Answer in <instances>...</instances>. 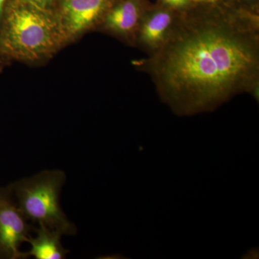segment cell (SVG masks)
I'll list each match as a JSON object with an SVG mask.
<instances>
[{
	"mask_svg": "<svg viewBox=\"0 0 259 259\" xmlns=\"http://www.w3.org/2000/svg\"><path fill=\"white\" fill-rule=\"evenodd\" d=\"M135 65L177 115L214 111L241 94L258 100V12L199 3L179 13L164 45Z\"/></svg>",
	"mask_w": 259,
	"mask_h": 259,
	"instance_id": "cell-1",
	"label": "cell"
},
{
	"mask_svg": "<svg viewBox=\"0 0 259 259\" xmlns=\"http://www.w3.org/2000/svg\"><path fill=\"white\" fill-rule=\"evenodd\" d=\"M65 37L59 20L48 10L19 2L8 13L2 41L5 50L15 57L35 61L54 52Z\"/></svg>",
	"mask_w": 259,
	"mask_h": 259,
	"instance_id": "cell-2",
	"label": "cell"
},
{
	"mask_svg": "<svg viewBox=\"0 0 259 259\" xmlns=\"http://www.w3.org/2000/svg\"><path fill=\"white\" fill-rule=\"evenodd\" d=\"M66 175L61 170H45L18 181L13 187L15 202L28 222L47 227L63 236H74L76 228L60 204Z\"/></svg>",
	"mask_w": 259,
	"mask_h": 259,
	"instance_id": "cell-3",
	"label": "cell"
},
{
	"mask_svg": "<svg viewBox=\"0 0 259 259\" xmlns=\"http://www.w3.org/2000/svg\"><path fill=\"white\" fill-rule=\"evenodd\" d=\"M13 200L0 197V253L7 258H24L20 246L35 232Z\"/></svg>",
	"mask_w": 259,
	"mask_h": 259,
	"instance_id": "cell-4",
	"label": "cell"
},
{
	"mask_svg": "<svg viewBox=\"0 0 259 259\" xmlns=\"http://www.w3.org/2000/svg\"><path fill=\"white\" fill-rule=\"evenodd\" d=\"M179 13L159 5L148 8L136 33V45L148 56L157 52L168 40Z\"/></svg>",
	"mask_w": 259,
	"mask_h": 259,
	"instance_id": "cell-5",
	"label": "cell"
},
{
	"mask_svg": "<svg viewBox=\"0 0 259 259\" xmlns=\"http://www.w3.org/2000/svg\"><path fill=\"white\" fill-rule=\"evenodd\" d=\"M110 0H63L59 23L65 36H74L103 20Z\"/></svg>",
	"mask_w": 259,
	"mask_h": 259,
	"instance_id": "cell-6",
	"label": "cell"
},
{
	"mask_svg": "<svg viewBox=\"0 0 259 259\" xmlns=\"http://www.w3.org/2000/svg\"><path fill=\"white\" fill-rule=\"evenodd\" d=\"M147 8L141 0H123L108 10L102 20L103 25L108 31L135 44L140 23Z\"/></svg>",
	"mask_w": 259,
	"mask_h": 259,
	"instance_id": "cell-7",
	"label": "cell"
},
{
	"mask_svg": "<svg viewBox=\"0 0 259 259\" xmlns=\"http://www.w3.org/2000/svg\"><path fill=\"white\" fill-rule=\"evenodd\" d=\"M35 236L29 237L26 243L30 250L24 253V258L32 256L35 259H64L69 250L65 249L61 243L63 235L47 227L37 226Z\"/></svg>",
	"mask_w": 259,
	"mask_h": 259,
	"instance_id": "cell-8",
	"label": "cell"
},
{
	"mask_svg": "<svg viewBox=\"0 0 259 259\" xmlns=\"http://www.w3.org/2000/svg\"><path fill=\"white\" fill-rule=\"evenodd\" d=\"M202 2L201 0H159V5L177 13H182Z\"/></svg>",
	"mask_w": 259,
	"mask_h": 259,
	"instance_id": "cell-9",
	"label": "cell"
},
{
	"mask_svg": "<svg viewBox=\"0 0 259 259\" xmlns=\"http://www.w3.org/2000/svg\"><path fill=\"white\" fill-rule=\"evenodd\" d=\"M19 2L36 9L48 10L49 7L52 5L54 0H19Z\"/></svg>",
	"mask_w": 259,
	"mask_h": 259,
	"instance_id": "cell-10",
	"label": "cell"
},
{
	"mask_svg": "<svg viewBox=\"0 0 259 259\" xmlns=\"http://www.w3.org/2000/svg\"><path fill=\"white\" fill-rule=\"evenodd\" d=\"M5 0H0V18H1L2 15H3V8H4V5Z\"/></svg>",
	"mask_w": 259,
	"mask_h": 259,
	"instance_id": "cell-11",
	"label": "cell"
},
{
	"mask_svg": "<svg viewBox=\"0 0 259 259\" xmlns=\"http://www.w3.org/2000/svg\"><path fill=\"white\" fill-rule=\"evenodd\" d=\"M202 2H207V3H216L218 0H201Z\"/></svg>",
	"mask_w": 259,
	"mask_h": 259,
	"instance_id": "cell-12",
	"label": "cell"
},
{
	"mask_svg": "<svg viewBox=\"0 0 259 259\" xmlns=\"http://www.w3.org/2000/svg\"><path fill=\"white\" fill-rule=\"evenodd\" d=\"M221 0H218V2H221Z\"/></svg>",
	"mask_w": 259,
	"mask_h": 259,
	"instance_id": "cell-13",
	"label": "cell"
}]
</instances>
